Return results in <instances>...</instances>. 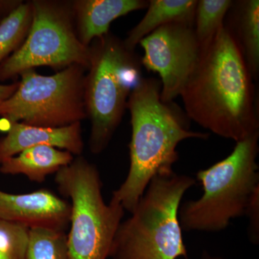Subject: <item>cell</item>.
I'll list each match as a JSON object with an SVG mask.
<instances>
[{
	"label": "cell",
	"instance_id": "obj_1",
	"mask_svg": "<svg viewBox=\"0 0 259 259\" xmlns=\"http://www.w3.org/2000/svg\"><path fill=\"white\" fill-rule=\"evenodd\" d=\"M244 57L226 25L202 51L181 94L187 117L236 142L259 132L254 86Z\"/></svg>",
	"mask_w": 259,
	"mask_h": 259
},
{
	"label": "cell",
	"instance_id": "obj_2",
	"mask_svg": "<svg viewBox=\"0 0 259 259\" xmlns=\"http://www.w3.org/2000/svg\"><path fill=\"white\" fill-rule=\"evenodd\" d=\"M161 82L141 78L131 92L127 107L131 115L130 168L123 183L112 194V202L134 212L150 182L175 175L177 147L189 139H207L208 134L190 131L183 115L161 100Z\"/></svg>",
	"mask_w": 259,
	"mask_h": 259
},
{
	"label": "cell",
	"instance_id": "obj_3",
	"mask_svg": "<svg viewBox=\"0 0 259 259\" xmlns=\"http://www.w3.org/2000/svg\"><path fill=\"white\" fill-rule=\"evenodd\" d=\"M177 174L150 182L132 216L121 223L112 243V259H188L179 221L181 201L195 185Z\"/></svg>",
	"mask_w": 259,
	"mask_h": 259
},
{
	"label": "cell",
	"instance_id": "obj_4",
	"mask_svg": "<svg viewBox=\"0 0 259 259\" xmlns=\"http://www.w3.org/2000/svg\"><path fill=\"white\" fill-rule=\"evenodd\" d=\"M258 139L257 132L236 142L228 157L197 172L203 194L181 204L178 217L182 230L221 231L232 220L245 215L259 191Z\"/></svg>",
	"mask_w": 259,
	"mask_h": 259
},
{
	"label": "cell",
	"instance_id": "obj_5",
	"mask_svg": "<svg viewBox=\"0 0 259 259\" xmlns=\"http://www.w3.org/2000/svg\"><path fill=\"white\" fill-rule=\"evenodd\" d=\"M90 49L84 102L91 121L90 148L94 154H99L120 125L130 95L142 78V64L135 51L110 32L95 39Z\"/></svg>",
	"mask_w": 259,
	"mask_h": 259
},
{
	"label": "cell",
	"instance_id": "obj_6",
	"mask_svg": "<svg viewBox=\"0 0 259 259\" xmlns=\"http://www.w3.org/2000/svg\"><path fill=\"white\" fill-rule=\"evenodd\" d=\"M55 181L61 193L71 199V259L108 258L125 209L112 201L105 203L97 167L79 156L56 172Z\"/></svg>",
	"mask_w": 259,
	"mask_h": 259
},
{
	"label": "cell",
	"instance_id": "obj_7",
	"mask_svg": "<svg viewBox=\"0 0 259 259\" xmlns=\"http://www.w3.org/2000/svg\"><path fill=\"white\" fill-rule=\"evenodd\" d=\"M88 69L72 65L51 76L23 71L14 93L0 105V117L10 124L64 127L88 117L84 83Z\"/></svg>",
	"mask_w": 259,
	"mask_h": 259
},
{
	"label": "cell",
	"instance_id": "obj_8",
	"mask_svg": "<svg viewBox=\"0 0 259 259\" xmlns=\"http://www.w3.org/2000/svg\"><path fill=\"white\" fill-rule=\"evenodd\" d=\"M31 26L23 45L0 64V81L29 69L49 66L62 70L72 65L89 69L91 49L80 41L71 3L31 1Z\"/></svg>",
	"mask_w": 259,
	"mask_h": 259
},
{
	"label": "cell",
	"instance_id": "obj_9",
	"mask_svg": "<svg viewBox=\"0 0 259 259\" xmlns=\"http://www.w3.org/2000/svg\"><path fill=\"white\" fill-rule=\"evenodd\" d=\"M194 25L173 23L160 27L139 42L141 64L161 78V100L171 103L180 96L202 56Z\"/></svg>",
	"mask_w": 259,
	"mask_h": 259
},
{
	"label": "cell",
	"instance_id": "obj_10",
	"mask_svg": "<svg viewBox=\"0 0 259 259\" xmlns=\"http://www.w3.org/2000/svg\"><path fill=\"white\" fill-rule=\"evenodd\" d=\"M71 206L47 190L25 194L0 190V220L27 228L64 231L69 223Z\"/></svg>",
	"mask_w": 259,
	"mask_h": 259
},
{
	"label": "cell",
	"instance_id": "obj_11",
	"mask_svg": "<svg viewBox=\"0 0 259 259\" xmlns=\"http://www.w3.org/2000/svg\"><path fill=\"white\" fill-rule=\"evenodd\" d=\"M37 146L61 148L74 156H81L83 150L81 122L59 127H37L21 122L10 124L6 136L0 140V163Z\"/></svg>",
	"mask_w": 259,
	"mask_h": 259
},
{
	"label": "cell",
	"instance_id": "obj_12",
	"mask_svg": "<svg viewBox=\"0 0 259 259\" xmlns=\"http://www.w3.org/2000/svg\"><path fill=\"white\" fill-rule=\"evenodd\" d=\"M144 0H77L71 2L75 28L80 41L90 47L106 35L116 19L148 7Z\"/></svg>",
	"mask_w": 259,
	"mask_h": 259
},
{
	"label": "cell",
	"instance_id": "obj_13",
	"mask_svg": "<svg viewBox=\"0 0 259 259\" xmlns=\"http://www.w3.org/2000/svg\"><path fill=\"white\" fill-rule=\"evenodd\" d=\"M74 159V155L68 151L37 146L2 162L0 171L5 175H24L32 182L42 183L47 176L56 173Z\"/></svg>",
	"mask_w": 259,
	"mask_h": 259
},
{
	"label": "cell",
	"instance_id": "obj_14",
	"mask_svg": "<svg viewBox=\"0 0 259 259\" xmlns=\"http://www.w3.org/2000/svg\"><path fill=\"white\" fill-rule=\"evenodd\" d=\"M228 25L253 79L259 74V1L233 2Z\"/></svg>",
	"mask_w": 259,
	"mask_h": 259
},
{
	"label": "cell",
	"instance_id": "obj_15",
	"mask_svg": "<svg viewBox=\"0 0 259 259\" xmlns=\"http://www.w3.org/2000/svg\"><path fill=\"white\" fill-rule=\"evenodd\" d=\"M198 0H150L148 10L142 20L128 32L123 40L125 47L135 51L141 40L155 30L173 23L194 25Z\"/></svg>",
	"mask_w": 259,
	"mask_h": 259
},
{
	"label": "cell",
	"instance_id": "obj_16",
	"mask_svg": "<svg viewBox=\"0 0 259 259\" xmlns=\"http://www.w3.org/2000/svg\"><path fill=\"white\" fill-rule=\"evenodd\" d=\"M31 1L22 2L0 23V64L23 45L31 26Z\"/></svg>",
	"mask_w": 259,
	"mask_h": 259
},
{
	"label": "cell",
	"instance_id": "obj_17",
	"mask_svg": "<svg viewBox=\"0 0 259 259\" xmlns=\"http://www.w3.org/2000/svg\"><path fill=\"white\" fill-rule=\"evenodd\" d=\"M231 0H199L194 14V30L199 45L204 51L224 26Z\"/></svg>",
	"mask_w": 259,
	"mask_h": 259
},
{
	"label": "cell",
	"instance_id": "obj_18",
	"mask_svg": "<svg viewBox=\"0 0 259 259\" xmlns=\"http://www.w3.org/2000/svg\"><path fill=\"white\" fill-rule=\"evenodd\" d=\"M26 259H71L67 235L51 228H31Z\"/></svg>",
	"mask_w": 259,
	"mask_h": 259
},
{
	"label": "cell",
	"instance_id": "obj_19",
	"mask_svg": "<svg viewBox=\"0 0 259 259\" xmlns=\"http://www.w3.org/2000/svg\"><path fill=\"white\" fill-rule=\"evenodd\" d=\"M30 228L0 220V253L9 259H26Z\"/></svg>",
	"mask_w": 259,
	"mask_h": 259
},
{
	"label": "cell",
	"instance_id": "obj_20",
	"mask_svg": "<svg viewBox=\"0 0 259 259\" xmlns=\"http://www.w3.org/2000/svg\"><path fill=\"white\" fill-rule=\"evenodd\" d=\"M245 215H248L250 219L248 227L250 241L256 244L259 241V191L253 195Z\"/></svg>",
	"mask_w": 259,
	"mask_h": 259
},
{
	"label": "cell",
	"instance_id": "obj_21",
	"mask_svg": "<svg viewBox=\"0 0 259 259\" xmlns=\"http://www.w3.org/2000/svg\"><path fill=\"white\" fill-rule=\"evenodd\" d=\"M22 1H1L0 0V23L10 12L18 6Z\"/></svg>",
	"mask_w": 259,
	"mask_h": 259
},
{
	"label": "cell",
	"instance_id": "obj_22",
	"mask_svg": "<svg viewBox=\"0 0 259 259\" xmlns=\"http://www.w3.org/2000/svg\"><path fill=\"white\" fill-rule=\"evenodd\" d=\"M19 82L11 83V84H1L0 83V105L9 98L15 90L18 88Z\"/></svg>",
	"mask_w": 259,
	"mask_h": 259
},
{
	"label": "cell",
	"instance_id": "obj_23",
	"mask_svg": "<svg viewBox=\"0 0 259 259\" xmlns=\"http://www.w3.org/2000/svg\"><path fill=\"white\" fill-rule=\"evenodd\" d=\"M201 259H223L221 258V257L214 256V255H212L209 254V253H207V251H204L203 253H202V258Z\"/></svg>",
	"mask_w": 259,
	"mask_h": 259
},
{
	"label": "cell",
	"instance_id": "obj_24",
	"mask_svg": "<svg viewBox=\"0 0 259 259\" xmlns=\"http://www.w3.org/2000/svg\"><path fill=\"white\" fill-rule=\"evenodd\" d=\"M0 259H9L7 258L6 256H5L3 254V253H0Z\"/></svg>",
	"mask_w": 259,
	"mask_h": 259
}]
</instances>
